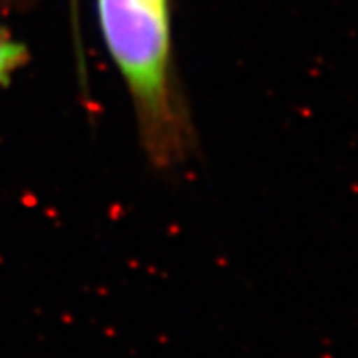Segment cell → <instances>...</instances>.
<instances>
[{
    "mask_svg": "<svg viewBox=\"0 0 358 358\" xmlns=\"http://www.w3.org/2000/svg\"><path fill=\"white\" fill-rule=\"evenodd\" d=\"M97 19L132 95L146 156L156 169L178 165L194 130L174 79L170 0H97Z\"/></svg>",
    "mask_w": 358,
    "mask_h": 358,
    "instance_id": "cell-1",
    "label": "cell"
},
{
    "mask_svg": "<svg viewBox=\"0 0 358 358\" xmlns=\"http://www.w3.org/2000/svg\"><path fill=\"white\" fill-rule=\"evenodd\" d=\"M28 59V48L11 37L4 26H0V86L8 85Z\"/></svg>",
    "mask_w": 358,
    "mask_h": 358,
    "instance_id": "cell-2",
    "label": "cell"
}]
</instances>
